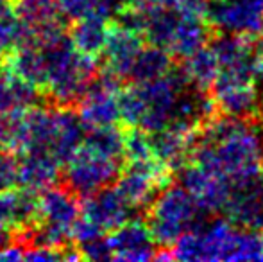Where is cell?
Masks as SVG:
<instances>
[{
  "label": "cell",
  "instance_id": "1",
  "mask_svg": "<svg viewBox=\"0 0 263 262\" xmlns=\"http://www.w3.org/2000/svg\"><path fill=\"white\" fill-rule=\"evenodd\" d=\"M192 162L238 189L263 171V126L253 119L222 117L204 123L195 135Z\"/></svg>",
  "mask_w": 263,
  "mask_h": 262
},
{
  "label": "cell",
  "instance_id": "2",
  "mask_svg": "<svg viewBox=\"0 0 263 262\" xmlns=\"http://www.w3.org/2000/svg\"><path fill=\"white\" fill-rule=\"evenodd\" d=\"M170 259L192 262L263 260V237L229 219H202L168 248Z\"/></svg>",
  "mask_w": 263,
  "mask_h": 262
},
{
  "label": "cell",
  "instance_id": "3",
  "mask_svg": "<svg viewBox=\"0 0 263 262\" xmlns=\"http://www.w3.org/2000/svg\"><path fill=\"white\" fill-rule=\"evenodd\" d=\"M206 210L181 183L163 187L149 205V230L156 244L170 248L179 235L194 228Z\"/></svg>",
  "mask_w": 263,
  "mask_h": 262
},
{
  "label": "cell",
  "instance_id": "4",
  "mask_svg": "<svg viewBox=\"0 0 263 262\" xmlns=\"http://www.w3.org/2000/svg\"><path fill=\"white\" fill-rule=\"evenodd\" d=\"M133 86L142 102V117L136 128L154 133L176 123L181 94L188 86L181 72H166L147 83H133Z\"/></svg>",
  "mask_w": 263,
  "mask_h": 262
},
{
  "label": "cell",
  "instance_id": "5",
  "mask_svg": "<svg viewBox=\"0 0 263 262\" xmlns=\"http://www.w3.org/2000/svg\"><path fill=\"white\" fill-rule=\"evenodd\" d=\"M65 167V185L79 198H86L111 185L118 178L122 160L93 153L86 147H79V151L66 162Z\"/></svg>",
  "mask_w": 263,
  "mask_h": 262
},
{
  "label": "cell",
  "instance_id": "6",
  "mask_svg": "<svg viewBox=\"0 0 263 262\" xmlns=\"http://www.w3.org/2000/svg\"><path fill=\"white\" fill-rule=\"evenodd\" d=\"M204 14L211 27L226 34H263V0H208Z\"/></svg>",
  "mask_w": 263,
  "mask_h": 262
},
{
  "label": "cell",
  "instance_id": "7",
  "mask_svg": "<svg viewBox=\"0 0 263 262\" xmlns=\"http://www.w3.org/2000/svg\"><path fill=\"white\" fill-rule=\"evenodd\" d=\"M168 169L161 165L156 158L142 162H127V165H122L120 174L115 180L117 189L127 199V203L136 208H145L151 205L154 196L159 193L161 187L166 185Z\"/></svg>",
  "mask_w": 263,
  "mask_h": 262
},
{
  "label": "cell",
  "instance_id": "8",
  "mask_svg": "<svg viewBox=\"0 0 263 262\" xmlns=\"http://www.w3.org/2000/svg\"><path fill=\"white\" fill-rule=\"evenodd\" d=\"M213 101L218 110L228 117L253 119L261 108V95L253 81L228 77L218 74L213 83Z\"/></svg>",
  "mask_w": 263,
  "mask_h": 262
},
{
  "label": "cell",
  "instance_id": "9",
  "mask_svg": "<svg viewBox=\"0 0 263 262\" xmlns=\"http://www.w3.org/2000/svg\"><path fill=\"white\" fill-rule=\"evenodd\" d=\"M179 183L199 201V205L206 210V214L211 212H224L229 198L233 194V185L226 182L224 178L206 171L204 167L194 164H184L181 167Z\"/></svg>",
  "mask_w": 263,
  "mask_h": 262
},
{
  "label": "cell",
  "instance_id": "10",
  "mask_svg": "<svg viewBox=\"0 0 263 262\" xmlns=\"http://www.w3.org/2000/svg\"><path fill=\"white\" fill-rule=\"evenodd\" d=\"M113 259L125 262H143L156 259V241L149 230V224L142 219H127L107 232Z\"/></svg>",
  "mask_w": 263,
  "mask_h": 262
},
{
  "label": "cell",
  "instance_id": "11",
  "mask_svg": "<svg viewBox=\"0 0 263 262\" xmlns=\"http://www.w3.org/2000/svg\"><path fill=\"white\" fill-rule=\"evenodd\" d=\"M83 199L84 201L81 205V216L97 228H101L104 234L131 219L133 206L122 196L117 187L107 185Z\"/></svg>",
  "mask_w": 263,
  "mask_h": 262
},
{
  "label": "cell",
  "instance_id": "12",
  "mask_svg": "<svg viewBox=\"0 0 263 262\" xmlns=\"http://www.w3.org/2000/svg\"><path fill=\"white\" fill-rule=\"evenodd\" d=\"M211 50H213L218 66H220L218 74L253 81L254 66H256V53H254V45L249 42V38L222 32V36H218L213 42Z\"/></svg>",
  "mask_w": 263,
  "mask_h": 262
},
{
  "label": "cell",
  "instance_id": "13",
  "mask_svg": "<svg viewBox=\"0 0 263 262\" xmlns=\"http://www.w3.org/2000/svg\"><path fill=\"white\" fill-rule=\"evenodd\" d=\"M38 216L40 223L70 234L76 221L81 217L79 196L66 185L45 187L38 193Z\"/></svg>",
  "mask_w": 263,
  "mask_h": 262
},
{
  "label": "cell",
  "instance_id": "14",
  "mask_svg": "<svg viewBox=\"0 0 263 262\" xmlns=\"http://www.w3.org/2000/svg\"><path fill=\"white\" fill-rule=\"evenodd\" d=\"M142 47L143 36L140 32L113 22L109 27V32H107L104 49L101 53L104 56V68L109 70L111 74H115L118 79L125 81L129 66H131L133 60L136 58V54H138V50Z\"/></svg>",
  "mask_w": 263,
  "mask_h": 262
},
{
  "label": "cell",
  "instance_id": "15",
  "mask_svg": "<svg viewBox=\"0 0 263 262\" xmlns=\"http://www.w3.org/2000/svg\"><path fill=\"white\" fill-rule=\"evenodd\" d=\"M197 130L168 126L149 133L153 156L166 169H181L190 158Z\"/></svg>",
  "mask_w": 263,
  "mask_h": 262
},
{
  "label": "cell",
  "instance_id": "16",
  "mask_svg": "<svg viewBox=\"0 0 263 262\" xmlns=\"http://www.w3.org/2000/svg\"><path fill=\"white\" fill-rule=\"evenodd\" d=\"M224 210L238 226L263 230V176L233 190Z\"/></svg>",
  "mask_w": 263,
  "mask_h": 262
},
{
  "label": "cell",
  "instance_id": "17",
  "mask_svg": "<svg viewBox=\"0 0 263 262\" xmlns=\"http://www.w3.org/2000/svg\"><path fill=\"white\" fill-rule=\"evenodd\" d=\"M18 162V185L40 193L50 187L59 178V162L47 151H29L16 158Z\"/></svg>",
  "mask_w": 263,
  "mask_h": 262
},
{
  "label": "cell",
  "instance_id": "18",
  "mask_svg": "<svg viewBox=\"0 0 263 262\" xmlns=\"http://www.w3.org/2000/svg\"><path fill=\"white\" fill-rule=\"evenodd\" d=\"M13 7L27 29V38L65 27L58 0H13Z\"/></svg>",
  "mask_w": 263,
  "mask_h": 262
},
{
  "label": "cell",
  "instance_id": "19",
  "mask_svg": "<svg viewBox=\"0 0 263 262\" xmlns=\"http://www.w3.org/2000/svg\"><path fill=\"white\" fill-rule=\"evenodd\" d=\"M86 130L88 128L77 115L76 108H58V123L50 154L59 162V165H65L79 151Z\"/></svg>",
  "mask_w": 263,
  "mask_h": 262
},
{
  "label": "cell",
  "instance_id": "20",
  "mask_svg": "<svg viewBox=\"0 0 263 262\" xmlns=\"http://www.w3.org/2000/svg\"><path fill=\"white\" fill-rule=\"evenodd\" d=\"M208 34V25L201 13L179 7V18L168 45V53L176 54L177 58H186L188 54L206 45Z\"/></svg>",
  "mask_w": 263,
  "mask_h": 262
},
{
  "label": "cell",
  "instance_id": "21",
  "mask_svg": "<svg viewBox=\"0 0 263 262\" xmlns=\"http://www.w3.org/2000/svg\"><path fill=\"white\" fill-rule=\"evenodd\" d=\"M109 27V16H104L101 13H93L73 20L68 36L72 40L73 47L81 54L97 58L102 53V49H104Z\"/></svg>",
  "mask_w": 263,
  "mask_h": 262
},
{
  "label": "cell",
  "instance_id": "22",
  "mask_svg": "<svg viewBox=\"0 0 263 262\" xmlns=\"http://www.w3.org/2000/svg\"><path fill=\"white\" fill-rule=\"evenodd\" d=\"M43 102L45 97L36 86L6 72L0 74V115H13Z\"/></svg>",
  "mask_w": 263,
  "mask_h": 262
},
{
  "label": "cell",
  "instance_id": "23",
  "mask_svg": "<svg viewBox=\"0 0 263 262\" xmlns=\"http://www.w3.org/2000/svg\"><path fill=\"white\" fill-rule=\"evenodd\" d=\"M170 68H172V60L168 50L156 45L142 47L129 66L125 81H131L135 84L147 83L165 76L166 72H170Z\"/></svg>",
  "mask_w": 263,
  "mask_h": 262
},
{
  "label": "cell",
  "instance_id": "24",
  "mask_svg": "<svg viewBox=\"0 0 263 262\" xmlns=\"http://www.w3.org/2000/svg\"><path fill=\"white\" fill-rule=\"evenodd\" d=\"M179 72L190 86L210 90L217 79L218 72H220V66H218V61L211 47L204 45L195 53L188 54L186 58H183V66Z\"/></svg>",
  "mask_w": 263,
  "mask_h": 262
},
{
  "label": "cell",
  "instance_id": "25",
  "mask_svg": "<svg viewBox=\"0 0 263 262\" xmlns=\"http://www.w3.org/2000/svg\"><path fill=\"white\" fill-rule=\"evenodd\" d=\"M81 147L109 158L124 160V133L117 126L88 128Z\"/></svg>",
  "mask_w": 263,
  "mask_h": 262
},
{
  "label": "cell",
  "instance_id": "26",
  "mask_svg": "<svg viewBox=\"0 0 263 262\" xmlns=\"http://www.w3.org/2000/svg\"><path fill=\"white\" fill-rule=\"evenodd\" d=\"M124 158L127 162H142L154 158L149 133L140 128H131L127 133H124Z\"/></svg>",
  "mask_w": 263,
  "mask_h": 262
},
{
  "label": "cell",
  "instance_id": "27",
  "mask_svg": "<svg viewBox=\"0 0 263 262\" xmlns=\"http://www.w3.org/2000/svg\"><path fill=\"white\" fill-rule=\"evenodd\" d=\"M59 11L63 18L73 22L77 18H83L86 14L101 13L104 16H111L109 7L102 0H58Z\"/></svg>",
  "mask_w": 263,
  "mask_h": 262
},
{
  "label": "cell",
  "instance_id": "28",
  "mask_svg": "<svg viewBox=\"0 0 263 262\" xmlns=\"http://www.w3.org/2000/svg\"><path fill=\"white\" fill-rule=\"evenodd\" d=\"M79 257L83 260H111L113 253H111L109 242H107V234L93 237L90 241H84L76 244Z\"/></svg>",
  "mask_w": 263,
  "mask_h": 262
},
{
  "label": "cell",
  "instance_id": "29",
  "mask_svg": "<svg viewBox=\"0 0 263 262\" xmlns=\"http://www.w3.org/2000/svg\"><path fill=\"white\" fill-rule=\"evenodd\" d=\"M18 185L16 154L7 149H0V190L13 189Z\"/></svg>",
  "mask_w": 263,
  "mask_h": 262
},
{
  "label": "cell",
  "instance_id": "30",
  "mask_svg": "<svg viewBox=\"0 0 263 262\" xmlns=\"http://www.w3.org/2000/svg\"><path fill=\"white\" fill-rule=\"evenodd\" d=\"M14 242H20L18 241V232L9 226H2V224H0V252L6 250L7 246L14 244Z\"/></svg>",
  "mask_w": 263,
  "mask_h": 262
},
{
  "label": "cell",
  "instance_id": "31",
  "mask_svg": "<svg viewBox=\"0 0 263 262\" xmlns=\"http://www.w3.org/2000/svg\"><path fill=\"white\" fill-rule=\"evenodd\" d=\"M253 84L256 86V90L260 92L261 101H263V56H256V66H254V74H253Z\"/></svg>",
  "mask_w": 263,
  "mask_h": 262
},
{
  "label": "cell",
  "instance_id": "32",
  "mask_svg": "<svg viewBox=\"0 0 263 262\" xmlns=\"http://www.w3.org/2000/svg\"><path fill=\"white\" fill-rule=\"evenodd\" d=\"M206 4H208V0H183V2H181V7L204 14Z\"/></svg>",
  "mask_w": 263,
  "mask_h": 262
},
{
  "label": "cell",
  "instance_id": "33",
  "mask_svg": "<svg viewBox=\"0 0 263 262\" xmlns=\"http://www.w3.org/2000/svg\"><path fill=\"white\" fill-rule=\"evenodd\" d=\"M0 65H2V53H0Z\"/></svg>",
  "mask_w": 263,
  "mask_h": 262
},
{
  "label": "cell",
  "instance_id": "34",
  "mask_svg": "<svg viewBox=\"0 0 263 262\" xmlns=\"http://www.w3.org/2000/svg\"><path fill=\"white\" fill-rule=\"evenodd\" d=\"M11 2H13V0H11Z\"/></svg>",
  "mask_w": 263,
  "mask_h": 262
}]
</instances>
